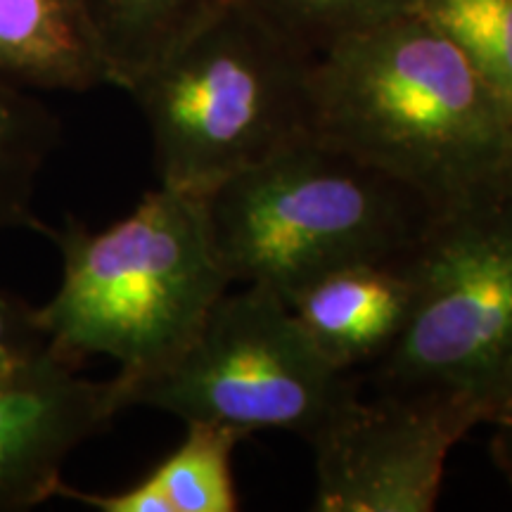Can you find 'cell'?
<instances>
[{"instance_id": "cell-1", "label": "cell", "mask_w": 512, "mask_h": 512, "mask_svg": "<svg viewBox=\"0 0 512 512\" xmlns=\"http://www.w3.org/2000/svg\"><path fill=\"white\" fill-rule=\"evenodd\" d=\"M311 136L418 192L434 209L512 174V117L422 12L313 57Z\"/></svg>"}, {"instance_id": "cell-2", "label": "cell", "mask_w": 512, "mask_h": 512, "mask_svg": "<svg viewBox=\"0 0 512 512\" xmlns=\"http://www.w3.org/2000/svg\"><path fill=\"white\" fill-rule=\"evenodd\" d=\"M34 230L62 256V283L36 309L48 349L79 368L112 358L128 384L171 366L233 285L190 192L157 185L98 233L76 219Z\"/></svg>"}, {"instance_id": "cell-3", "label": "cell", "mask_w": 512, "mask_h": 512, "mask_svg": "<svg viewBox=\"0 0 512 512\" xmlns=\"http://www.w3.org/2000/svg\"><path fill=\"white\" fill-rule=\"evenodd\" d=\"M204 200L230 283L294 287L358 261H399L430 221L425 197L349 152L306 136L223 181Z\"/></svg>"}, {"instance_id": "cell-4", "label": "cell", "mask_w": 512, "mask_h": 512, "mask_svg": "<svg viewBox=\"0 0 512 512\" xmlns=\"http://www.w3.org/2000/svg\"><path fill=\"white\" fill-rule=\"evenodd\" d=\"M311 64L242 0L190 34L126 88L159 185L204 197L311 136Z\"/></svg>"}, {"instance_id": "cell-5", "label": "cell", "mask_w": 512, "mask_h": 512, "mask_svg": "<svg viewBox=\"0 0 512 512\" xmlns=\"http://www.w3.org/2000/svg\"><path fill=\"white\" fill-rule=\"evenodd\" d=\"M358 392V375L320 354L283 294L245 285L223 294L171 366L131 384V408H155L242 439L280 430L311 441Z\"/></svg>"}, {"instance_id": "cell-6", "label": "cell", "mask_w": 512, "mask_h": 512, "mask_svg": "<svg viewBox=\"0 0 512 512\" xmlns=\"http://www.w3.org/2000/svg\"><path fill=\"white\" fill-rule=\"evenodd\" d=\"M401 264L413 309L375 389L472 399L512 354V174L434 209Z\"/></svg>"}, {"instance_id": "cell-7", "label": "cell", "mask_w": 512, "mask_h": 512, "mask_svg": "<svg viewBox=\"0 0 512 512\" xmlns=\"http://www.w3.org/2000/svg\"><path fill=\"white\" fill-rule=\"evenodd\" d=\"M482 418L456 392H361L309 444L316 456V512H430L448 453Z\"/></svg>"}, {"instance_id": "cell-8", "label": "cell", "mask_w": 512, "mask_h": 512, "mask_svg": "<svg viewBox=\"0 0 512 512\" xmlns=\"http://www.w3.org/2000/svg\"><path fill=\"white\" fill-rule=\"evenodd\" d=\"M124 408H131L124 375L88 380L50 349L0 373V512L55 498L67 458Z\"/></svg>"}, {"instance_id": "cell-9", "label": "cell", "mask_w": 512, "mask_h": 512, "mask_svg": "<svg viewBox=\"0 0 512 512\" xmlns=\"http://www.w3.org/2000/svg\"><path fill=\"white\" fill-rule=\"evenodd\" d=\"M316 349L344 373L373 368L406 330L413 283L399 261H358L306 280L285 297Z\"/></svg>"}, {"instance_id": "cell-10", "label": "cell", "mask_w": 512, "mask_h": 512, "mask_svg": "<svg viewBox=\"0 0 512 512\" xmlns=\"http://www.w3.org/2000/svg\"><path fill=\"white\" fill-rule=\"evenodd\" d=\"M0 86L27 93L112 86L86 0H0Z\"/></svg>"}, {"instance_id": "cell-11", "label": "cell", "mask_w": 512, "mask_h": 512, "mask_svg": "<svg viewBox=\"0 0 512 512\" xmlns=\"http://www.w3.org/2000/svg\"><path fill=\"white\" fill-rule=\"evenodd\" d=\"M110 64L126 88L235 0H86Z\"/></svg>"}, {"instance_id": "cell-12", "label": "cell", "mask_w": 512, "mask_h": 512, "mask_svg": "<svg viewBox=\"0 0 512 512\" xmlns=\"http://www.w3.org/2000/svg\"><path fill=\"white\" fill-rule=\"evenodd\" d=\"M60 140V119L34 93L0 86V233L34 230L38 178Z\"/></svg>"}, {"instance_id": "cell-13", "label": "cell", "mask_w": 512, "mask_h": 512, "mask_svg": "<svg viewBox=\"0 0 512 512\" xmlns=\"http://www.w3.org/2000/svg\"><path fill=\"white\" fill-rule=\"evenodd\" d=\"M242 437L214 425L190 422L174 451L150 472L169 512H235L240 508L233 453Z\"/></svg>"}, {"instance_id": "cell-14", "label": "cell", "mask_w": 512, "mask_h": 512, "mask_svg": "<svg viewBox=\"0 0 512 512\" xmlns=\"http://www.w3.org/2000/svg\"><path fill=\"white\" fill-rule=\"evenodd\" d=\"M302 53L318 57L344 38L418 12L420 0H242Z\"/></svg>"}, {"instance_id": "cell-15", "label": "cell", "mask_w": 512, "mask_h": 512, "mask_svg": "<svg viewBox=\"0 0 512 512\" xmlns=\"http://www.w3.org/2000/svg\"><path fill=\"white\" fill-rule=\"evenodd\" d=\"M512 117V0H420Z\"/></svg>"}, {"instance_id": "cell-16", "label": "cell", "mask_w": 512, "mask_h": 512, "mask_svg": "<svg viewBox=\"0 0 512 512\" xmlns=\"http://www.w3.org/2000/svg\"><path fill=\"white\" fill-rule=\"evenodd\" d=\"M48 351L38 311L19 294L0 290V373L24 366Z\"/></svg>"}, {"instance_id": "cell-17", "label": "cell", "mask_w": 512, "mask_h": 512, "mask_svg": "<svg viewBox=\"0 0 512 512\" xmlns=\"http://www.w3.org/2000/svg\"><path fill=\"white\" fill-rule=\"evenodd\" d=\"M472 401H475L482 422H491L498 415L512 411V354L477 389Z\"/></svg>"}, {"instance_id": "cell-18", "label": "cell", "mask_w": 512, "mask_h": 512, "mask_svg": "<svg viewBox=\"0 0 512 512\" xmlns=\"http://www.w3.org/2000/svg\"><path fill=\"white\" fill-rule=\"evenodd\" d=\"M494 437H491V456H494L498 470L503 472L512 486V411L498 415L491 420Z\"/></svg>"}]
</instances>
